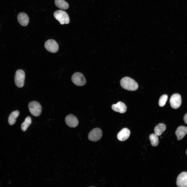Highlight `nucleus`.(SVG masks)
<instances>
[{"instance_id": "1", "label": "nucleus", "mask_w": 187, "mask_h": 187, "mask_svg": "<svg viewBox=\"0 0 187 187\" xmlns=\"http://www.w3.org/2000/svg\"><path fill=\"white\" fill-rule=\"evenodd\" d=\"M121 86L124 89L130 91H134L138 88L137 83L133 79L128 77L123 78L120 81Z\"/></svg>"}, {"instance_id": "2", "label": "nucleus", "mask_w": 187, "mask_h": 187, "mask_svg": "<svg viewBox=\"0 0 187 187\" xmlns=\"http://www.w3.org/2000/svg\"><path fill=\"white\" fill-rule=\"evenodd\" d=\"M55 18L58 21L61 25L67 24L69 23L70 19L67 14L62 10H58L54 14Z\"/></svg>"}, {"instance_id": "3", "label": "nucleus", "mask_w": 187, "mask_h": 187, "mask_svg": "<svg viewBox=\"0 0 187 187\" xmlns=\"http://www.w3.org/2000/svg\"><path fill=\"white\" fill-rule=\"evenodd\" d=\"M28 108L30 113L34 116H38L41 113V106L38 102L36 101L30 102L28 104Z\"/></svg>"}, {"instance_id": "4", "label": "nucleus", "mask_w": 187, "mask_h": 187, "mask_svg": "<svg viewBox=\"0 0 187 187\" xmlns=\"http://www.w3.org/2000/svg\"><path fill=\"white\" fill-rule=\"evenodd\" d=\"M25 74L24 71L21 69L17 70L15 76V82L19 88L23 87L24 85Z\"/></svg>"}, {"instance_id": "5", "label": "nucleus", "mask_w": 187, "mask_h": 187, "mask_svg": "<svg viewBox=\"0 0 187 187\" xmlns=\"http://www.w3.org/2000/svg\"><path fill=\"white\" fill-rule=\"evenodd\" d=\"M71 81L76 85L77 86H83L86 83V80L83 75L79 72L74 73L71 77Z\"/></svg>"}, {"instance_id": "6", "label": "nucleus", "mask_w": 187, "mask_h": 187, "mask_svg": "<svg viewBox=\"0 0 187 187\" xmlns=\"http://www.w3.org/2000/svg\"><path fill=\"white\" fill-rule=\"evenodd\" d=\"M102 135L101 130L98 128L93 129L89 133L88 137L89 139L93 142H96L101 138Z\"/></svg>"}, {"instance_id": "7", "label": "nucleus", "mask_w": 187, "mask_h": 187, "mask_svg": "<svg viewBox=\"0 0 187 187\" xmlns=\"http://www.w3.org/2000/svg\"><path fill=\"white\" fill-rule=\"evenodd\" d=\"M44 47L48 51L52 53L57 52L59 49L58 45L55 40L50 39L45 43Z\"/></svg>"}, {"instance_id": "8", "label": "nucleus", "mask_w": 187, "mask_h": 187, "mask_svg": "<svg viewBox=\"0 0 187 187\" xmlns=\"http://www.w3.org/2000/svg\"><path fill=\"white\" fill-rule=\"evenodd\" d=\"M170 103L172 108L175 109L178 108L181 105L182 103L181 95L178 93L173 94L170 97Z\"/></svg>"}, {"instance_id": "9", "label": "nucleus", "mask_w": 187, "mask_h": 187, "mask_svg": "<svg viewBox=\"0 0 187 187\" xmlns=\"http://www.w3.org/2000/svg\"><path fill=\"white\" fill-rule=\"evenodd\" d=\"M176 183L179 187H187V172H183L178 175Z\"/></svg>"}, {"instance_id": "10", "label": "nucleus", "mask_w": 187, "mask_h": 187, "mask_svg": "<svg viewBox=\"0 0 187 187\" xmlns=\"http://www.w3.org/2000/svg\"><path fill=\"white\" fill-rule=\"evenodd\" d=\"M66 124L71 128L76 127L78 125V121L76 117L73 115L70 114L66 116L65 119Z\"/></svg>"}, {"instance_id": "11", "label": "nucleus", "mask_w": 187, "mask_h": 187, "mask_svg": "<svg viewBox=\"0 0 187 187\" xmlns=\"http://www.w3.org/2000/svg\"><path fill=\"white\" fill-rule=\"evenodd\" d=\"M112 109L116 112L123 113L125 112L126 110V107L123 102H119L116 104H113L112 105Z\"/></svg>"}, {"instance_id": "12", "label": "nucleus", "mask_w": 187, "mask_h": 187, "mask_svg": "<svg viewBox=\"0 0 187 187\" xmlns=\"http://www.w3.org/2000/svg\"><path fill=\"white\" fill-rule=\"evenodd\" d=\"M130 134V131L128 128H123L120 131L117 135L118 139L121 141H123L128 138Z\"/></svg>"}, {"instance_id": "13", "label": "nucleus", "mask_w": 187, "mask_h": 187, "mask_svg": "<svg viewBox=\"0 0 187 187\" xmlns=\"http://www.w3.org/2000/svg\"><path fill=\"white\" fill-rule=\"evenodd\" d=\"M187 133V128L183 126H179L175 132V134L178 141L181 140Z\"/></svg>"}, {"instance_id": "14", "label": "nucleus", "mask_w": 187, "mask_h": 187, "mask_svg": "<svg viewBox=\"0 0 187 187\" xmlns=\"http://www.w3.org/2000/svg\"><path fill=\"white\" fill-rule=\"evenodd\" d=\"M17 18L19 23L23 26H26L29 22V18L27 15L24 12L19 13L17 16Z\"/></svg>"}, {"instance_id": "15", "label": "nucleus", "mask_w": 187, "mask_h": 187, "mask_svg": "<svg viewBox=\"0 0 187 187\" xmlns=\"http://www.w3.org/2000/svg\"><path fill=\"white\" fill-rule=\"evenodd\" d=\"M19 114V112L18 110L12 112L9 115L8 118V122L10 125H14L16 122V118Z\"/></svg>"}, {"instance_id": "16", "label": "nucleus", "mask_w": 187, "mask_h": 187, "mask_svg": "<svg viewBox=\"0 0 187 187\" xmlns=\"http://www.w3.org/2000/svg\"><path fill=\"white\" fill-rule=\"evenodd\" d=\"M54 2L56 6L59 9L66 10L69 8L68 4L64 0H55Z\"/></svg>"}, {"instance_id": "17", "label": "nucleus", "mask_w": 187, "mask_h": 187, "mask_svg": "<svg viewBox=\"0 0 187 187\" xmlns=\"http://www.w3.org/2000/svg\"><path fill=\"white\" fill-rule=\"evenodd\" d=\"M166 129L165 125L163 123H160L155 127L154 131L156 134L158 136H160Z\"/></svg>"}, {"instance_id": "18", "label": "nucleus", "mask_w": 187, "mask_h": 187, "mask_svg": "<svg viewBox=\"0 0 187 187\" xmlns=\"http://www.w3.org/2000/svg\"><path fill=\"white\" fill-rule=\"evenodd\" d=\"M149 139L151 145L154 147L157 146L159 144L158 136L155 133H152L149 136Z\"/></svg>"}, {"instance_id": "19", "label": "nucleus", "mask_w": 187, "mask_h": 187, "mask_svg": "<svg viewBox=\"0 0 187 187\" xmlns=\"http://www.w3.org/2000/svg\"><path fill=\"white\" fill-rule=\"evenodd\" d=\"M31 123V117L29 116L27 117L21 124V128L22 130L23 131H26Z\"/></svg>"}, {"instance_id": "20", "label": "nucleus", "mask_w": 187, "mask_h": 187, "mask_svg": "<svg viewBox=\"0 0 187 187\" xmlns=\"http://www.w3.org/2000/svg\"><path fill=\"white\" fill-rule=\"evenodd\" d=\"M168 96L166 94L162 95L160 97L159 101V105L160 107L164 106L168 100Z\"/></svg>"}, {"instance_id": "21", "label": "nucleus", "mask_w": 187, "mask_h": 187, "mask_svg": "<svg viewBox=\"0 0 187 187\" xmlns=\"http://www.w3.org/2000/svg\"><path fill=\"white\" fill-rule=\"evenodd\" d=\"M183 119L185 123L187 124V113L184 116Z\"/></svg>"}, {"instance_id": "22", "label": "nucleus", "mask_w": 187, "mask_h": 187, "mask_svg": "<svg viewBox=\"0 0 187 187\" xmlns=\"http://www.w3.org/2000/svg\"><path fill=\"white\" fill-rule=\"evenodd\" d=\"M186 154L187 155V150L186 151Z\"/></svg>"}]
</instances>
